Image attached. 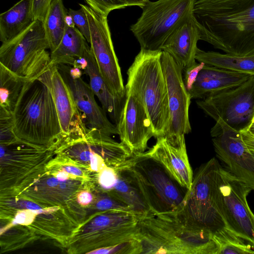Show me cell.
<instances>
[{"instance_id": "1", "label": "cell", "mask_w": 254, "mask_h": 254, "mask_svg": "<svg viewBox=\"0 0 254 254\" xmlns=\"http://www.w3.org/2000/svg\"><path fill=\"white\" fill-rule=\"evenodd\" d=\"M200 40L226 54L254 55V0H195Z\"/></svg>"}, {"instance_id": "2", "label": "cell", "mask_w": 254, "mask_h": 254, "mask_svg": "<svg viewBox=\"0 0 254 254\" xmlns=\"http://www.w3.org/2000/svg\"><path fill=\"white\" fill-rule=\"evenodd\" d=\"M135 237L141 254H219L214 234L189 224L176 211L140 217Z\"/></svg>"}, {"instance_id": "3", "label": "cell", "mask_w": 254, "mask_h": 254, "mask_svg": "<svg viewBox=\"0 0 254 254\" xmlns=\"http://www.w3.org/2000/svg\"><path fill=\"white\" fill-rule=\"evenodd\" d=\"M50 71L25 82L13 111L14 131L19 139L44 146L63 138L48 80Z\"/></svg>"}, {"instance_id": "4", "label": "cell", "mask_w": 254, "mask_h": 254, "mask_svg": "<svg viewBox=\"0 0 254 254\" xmlns=\"http://www.w3.org/2000/svg\"><path fill=\"white\" fill-rule=\"evenodd\" d=\"M162 51L140 49L127 70L125 86L141 100L156 138L166 135L169 123L168 91L161 63Z\"/></svg>"}, {"instance_id": "5", "label": "cell", "mask_w": 254, "mask_h": 254, "mask_svg": "<svg viewBox=\"0 0 254 254\" xmlns=\"http://www.w3.org/2000/svg\"><path fill=\"white\" fill-rule=\"evenodd\" d=\"M43 22L34 20L26 29L0 47V64L27 81L38 79L53 65Z\"/></svg>"}, {"instance_id": "6", "label": "cell", "mask_w": 254, "mask_h": 254, "mask_svg": "<svg viewBox=\"0 0 254 254\" xmlns=\"http://www.w3.org/2000/svg\"><path fill=\"white\" fill-rule=\"evenodd\" d=\"M220 166L217 160L212 158L198 168L193 177L190 189L176 211L189 224L208 230L215 235L230 231L216 200Z\"/></svg>"}, {"instance_id": "7", "label": "cell", "mask_w": 254, "mask_h": 254, "mask_svg": "<svg viewBox=\"0 0 254 254\" xmlns=\"http://www.w3.org/2000/svg\"><path fill=\"white\" fill-rule=\"evenodd\" d=\"M125 165L135 177L151 213H168L179 209L188 190L160 163L143 152L134 154Z\"/></svg>"}, {"instance_id": "8", "label": "cell", "mask_w": 254, "mask_h": 254, "mask_svg": "<svg viewBox=\"0 0 254 254\" xmlns=\"http://www.w3.org/2000/svg\"><path fill=\"white\" fill-rule=\"evenodd\" d=\"M195 0L148 1L137 21L130 26L141 49L162 51L174 30L192 13Z\"/></svg>"}, {"instance_id": "9", "label": "cell", "mask_w": 254, "mask_h": 254, "mask_svg": "<svg viewBox=\"0 0 254 254\" xmlns=\"http://www.w3.org/2000/svg\"><path fill=\"white\" fill-rule=\"evenodd\" d=\"M252 190L220 166L216 189L219 210L228 229L254 246V214L247 199Z\"/></svg>"}, {"instance_id": "10", "label": "cell", "mask_w": 254, "mask_h": 254, "mask_svg": "<svg viewBox=\"0 0 254 254\" xmlns=\"http://www.w3.org/2000/svg\"><path fill=\"white\" fill-rule=\"evenodd\" d=\"M196 104L215 121L221 119L238 131L247 130L254 117V76L237 87L208 95Z\"/></svg>"}, {"instance_id": "11", "label": "cell", "mask_w": 254, "mask_h": 254, "mask_svg": "<svg viewBox=\"0 0 254 254\" xmlns=\"http://www.w3.org/2000/svg\"><path fill=\"white\" fill-rule=\"evenodd\" d=\"M86 15L90 32V49L99 72L112 94L125 98L126 88L116 55L108 23L107 16L89 5L79 4Z\"/></svg>"}, {"instance_id": "12", "label": "cell", "mask_w": 254, "mask_h": 254, "mask_svg": "<svg viewBox=\"0 0 254 254\" xmlns=\"http://www.w3.org/2000/svg\"><path fill=\"white\" fill-rule=\"evenodd\" d=\"M210 134L216 155L226 170L254 190V156L241 131L218 119Z\"/></svg>"}, {"instance_id": "13", "label": "cell", "mask_w": 254, "mask_h": 254, "mask_svg": "<svg viewBox=\"0 0 254 254\" xmlns=\"http://www.w3.org/2000/svg\"><path fill=\"white\" fill-rule=\"evenodd\" d=\"M161 63L168 96L169 123L164 136L170 140H180L185 139V135L191 131L189 115L191 98L184 83L181 66L163 51Z\"/></svg>"}, {"instance_id": "14", "label": "cell", "mask_w": 254, "mask_h": 254, "mask_svg": "<svg viewBox=\"0 0 254 254\" xmlns=\"http://www.w3.org/2000/svg\"><path fill=\"white\" fill-rule=\"evenodd\" d=\"M116 126L121 142L133 154L145 152L149 140L154 136L152 124L141 100L126 89L124 103Z\"/></svg>"}, {"instance_id": "15", "label": "cell", "mask_w": 254, "mask_h": 254, "mask_svg": "<svg viewBox=\"0 0 254 254\" xmlns=\"http://www.w3.org/2000/svg\"><path fill=\"white\" fill-rule=\"evenodd\" d=\"M58 115L63 138L86 131L87 127L83 122L71 90L55 65L50 71L48 80Z\"/></svg>"}, {"instance_id": "16", "label": "cell", "mask_w": 254, "mask_h": 254, "mask_svg": "<svg viewBox=\"0 0 254 254\" xmlns=\"http://www.w3.org/2000/svg\"><path fill=\"white\" fill-rule=\"evenodd\" d=\"M144 153L160 163L182 186L188 190L190 189L193 176L185 139L171 141L164 136L159 137L153 147Z\"/></svg>"}, {"instance_id": "17", "label": "cell", "mask_w": 254, "mask_h": 254, "mask_svg": "<svg viewBox=\"0 0 254 254\" xmlns=\"http://www.w3.org/2000/svg\"><path fill=\"white\" fill-rule=\"evenodd\" d=\"M72 92L79 111L83 114L87 127L96 129L109 136L118 134L116 125L108 119L106 112L98 105L89 84L81 78H72L69 75L65 79Z\"/></svg>"}, {"instance_id": "18", "label": "cell", "mask_w": 254, "mask_h": 254, "mask_svg": "<svg viewBox=\"0 0 254 254\" xmlns=\"http://www.w3.org/2000/svg\"><path fill=\"white\" fill-rule=\"evenodd\" d=\"M199 40V29L192 13L170 35L162 51L168 53L184 70L196 63Z\"/></svg>"}, {"instance_id": "19", "label": "cell", "mask_w": 254, "mask_h": 254, "mask_svg": "<svg viewBox=\"0 0 254 254\" xmlns=\"http://www.w3.org/2000/svg\"><path fill=\"white\" fill-rule=\"evenodd\" d=\"M252 75L205 64L189 93L191 99L225 91L243 83Z\"/></svg>"}, {"instance_id": "20", "label": "cell", "mask_w": 254, "mask_h": 254, "mask_svg": "<svg viewBox=\"0 0 254 254\" xmlns=\"http://www.w3.org/2000/svg\"><path fill=\"white\" fill-rule=\"evenodd\" d=\"M83 58L85 62L82 68L89 77V86L100 102L103 109L117 124L120 117L125 99H120L111 92L99 72L89 45L86 49Z\"/></svg>"}, {"instance_id": "21", "label": "cell", "mask_w": 254, "mask_h": 254, "mask_svg": "<svg viewBox=\"0 0 254 254\" xmlns=\"http://www.w3.org/2000/svg\"><path fill=\"white\" fill-rule=\"evenodd\" d=\"M118 175L115 187L110 191L140 217L151 213L138 182L131 169L125 165L116 169Z\"/></svg>"}, {"instance_id": "22", "label": "cell", "mask_w": 254, "mask_h": 254, "mask_svg": "<svg viewBox=\"0 0 254 254\" xmlns=\"http://www.w3.org/2000/svg\"><path fill=\"white\" fill-rule=\"evenodd\" d=\"M34 21L32 0H20L0 14V41L3 43L15 37Z\"/></svg>"}, {"instance_id": "23", "label": "cell", "mask_w": 254, "mask_h": 254, "mask_svg": "<svg viewBox=\"0 0 254 254\" xmlns=\"http://www.w3.org/2000/svg\"><path fill=\"white\" fill-rule=\"evenodd\" d=\"M88 46L86 39L75 27L65 24V31L57 48L51 53L53 65H72L83 58Z\"/></svg>"}, {"instance_id": "24", "label": "cell", "mask_w": 254, "mask_h": 254, "mask_svg": "<svg viewBox=\"0 0 254 254\" xmlns=\"http://www.w3.org/2000/svg\"><path fill=\"white\" fill-rule=\"evenodd\" d=\"M195 60L205 64L254 76V55L240 56L198 48Z\"/></svg>"}, {"instance_id": "25", "label": "cell", "mask_w": 254, "mask_h": 254, "mask_svg": "<svg viewBox=\"0 0 254 254\" xmlns=\"http://www.w3.org/2000/svg\"><path fill=\"white\" fill-rule=\"evenodd\" d=\"M67 11L62 0H53L43 22L50 53L59 45L64 35Z\"/></svg>"}, {"instance_id": "26", "label": "cell", "mask_w": 254, "mask_h": 254, "mask_svg": "<svg viewBox=\"0 0 254 254\" xmlns=\"http://www.w3.org/2000/svg\"><path fill=\"white\" fill-rule=\"evenodd\" d=\"M26 81L0 64V107L13 112Z\"/></svg>"}, {"instance_id": "27", "label": "cell", "mask_w": 254, "mask_h": 254, "mask_svg": "<svg viewBox=\"0 0 254 254\" xmlns=\"http://www.w3.org/2000/svg\"><path fill=\"white\" fill-rule=\"evenodd\" d=\"M215 237L219 245V254H254L251 245L245 244L230 231L215 235Z\"/></svg>"}, {"instance_id": "28", "label": "cell", "mask_w": 254, "mask_h": 254, "mask_svg": "<svg viewBox=\"0 0 254 254\" xmlns=\"http://www.w3.org/2000/svg\"><path fill=\"white\" fill-rule=\"evenodd\" d=\"M12 113L0 107V144H9L19 139L14 131Z\"/></svg>"}, {"instance_id": "29", "label": "cell", "mask_w": 254, "mask_h": 254, "mask_svg": "<svg viewBox=\"0 0 254 254\" xmlns=\"http://www.w3.org/2000/svg\"><path fill=\"white\" fill-rule=\"evenodd\" d=\"M93 254H141V246L134 237L128 240L111 246L101 247L92 252Z\"/></svg>"}, {"instance_id": "30", "label": "cell", "mask_w": 254, "mask_h": 254, "mask_svg": "<svg viewBox=\"0 0 254 254\" xmlns=\"http://www.w3.org/2000/svg\"><path fill=\"white\" fill-rule=\"evenodd\" d=\"M67 13L72 17L75 27L89 44L90 42V28L86 15L82 7L78 10L69 8Z\"/></svg>"}, {"instance_id": "31", "label": "cell", "mask_w": 254, "mask_h": 254, "mask_svg": "<svg viewBox=\"0 0 254 254\" xmlns=\"http://www.w3.org/2000/svg\"><path fill=\"white\" fill-rule=\"evenodd\" d=\"M85 1L94 10L107 16L113 10L127 7L126 5L118 0H85Z\"/></svg>"}, {"instance_id": "32", "label": "cell", "mask_w": 254, "mask_h": 254, "mask_svg": "<svg viewBox=\"0 0 254 254\" xmlns=\"http://www.w3.org/2000/svg\"><path fill=\"white\" fill-rule=\"evenodd\" d=\"M118 178L116 169L107 166L99 172V183L103 189L109 192L116 186Z\"/></svg>"}, {"instance_id": "33", "label": "cell", "mask_w": 254, "mask_h": 254, "mask_svg": "<svg viewBox=\"0 0 254 254\" xmlns=\"http://www.w3.org/2000/svg\"><path fill=\"white\" fill-rule=\"evenodd\" d=\"M205 64L204 63L202 62H199L198 63L196 62L191 66L183 70L184 72L183 77L184 83L188 92L190 90L199 71Z\"/></svg>"}, {"instance_id": "34", "label": "cell", "mask_w": 254, "mask_h": 254, "mask_svg": "<svg viewBox=\"0 0 254 254\" xmlns=\"http://www.w3.org/2000/svg\"><path fill=\"white\" fill-rule=\"evenodd\" d=\"M53 0H32V13L34 20L44 21Z\"/></svg>"}, {"instance_id": "35", "label": "cell", "mask_w": 254, "mask_h": 254, "mask_svg": "<svg viewBox=\"0 0 254 254\" xmlns=\"http://www.w3.org/2000/svg\"><path fill=\"white\" fill-rule=\"evenodd\" d=\"M37 213L34 211L26 209L19 211L16 214L13 221V224H30L34 219Z\"/></svg>"}, {"instance_id": "36", "label": "cell", "mask_w": 254, "mask_h": 254, "mask_svg": "<svg viewBox=\"0 0 254 254\" xmlns=\"http://www.w3.org/2000/svg\"><path fill=\"white\" fill-rule=\"evenodd\" d=\"M243 139L251 151H254V135L248 130L241 131Z\"/></svg>"}, {"instance_id": "37", "label": "cell", "mask_w": 254, "mask_h": 254, "mask_svg": "<svg viewBox=\"0 0 254 254\" xmlns=\"http://www.w3.org/2000/svg\"><path fill=\"white\" fill-rule=\"evenodd\" d=\"M78 202L82 205H87L92 200V196L88 192H81L77 196Z\"/></svg>"}, {"instance_id": "38", "label": "cell", "mask_w": 254, "mask_h": 254, "mask_svg": "<svg viewBox=\"0 0 254 254\" xmlns=\"http://www.w3.org/2000/svg\"><path fill=\"white\" fill-rule=\"evenodd\" d=\"M127 6H138L141 8L146 4L149 0H118Z\"/></svg>"}, {"instance_id": "39", "label": "cell", "mask_w": 254, "mask_h": 254, "mask_svg": "<svg viewBox=\"0 0 254 254\" xmlns=\"http://www.w3.org/2000/svg\"><path fill=\"white\" fill-rule=\"evenodd\" d=\"M22 204L24 206V207H26L27 209L34 211L37 214L45 211V210L42 209L39 205L33 202L29 201L23 202H22Z\"/></svg>"}, {"instance_id": "40", "label": "cell", "mask_w": 254, "mask_h": 254, "mask_svg": "<svg viewBox=\"0 0 254 254\" xmlns=\"http://www.w3.org/2000/svg\"><path fill=\"white\" fill-rule=\"evenodd\" d=\"M64 170L69 174H71L75 176H80L82 175V172L81 170L75 166H67L64 168Z\"/></svg>"}, {"instance_id": "41", "label": "cell", "mask_w": 254, "mask_h": 254, "mask_svg": "<svg viewBox=\"0 0 254 254\" xmlns=\"http://www.w3.org/2000/svg\"><path fill=\"white\" fill-rule=\"evenodd\" d=\"M69 177V174L65 171L59 172L56 174V178L60 181L64 182Z\"/></svg>"}, {"instance_id": "42", "label": "cell", "mask_w": 254, "mask_h": 254, "mask_svg": "<svg viewBox=\"0 0 254 254\" xmlns=\"http://www.w3.org/2000/svg\"><path fill=\"white\" fill-rule=\"evenodd\" d=\"M65 24L69 27H75V24L72 17L67 13L65 18Z\"/></svg>"}, {"instance_id": "43", "label": "cell", "mask_w": 254, "mask_h": 254, "mask_svg": "<svg viewBox=\"0 0 254 254\" xmlns=\"http://www.w3.org/2000/svg\"><path fill=\"white\" fill-rule=\"evenodd\" d=\"M250 133L254 135V123H252L247 129Z\"/></svg>"}, {"instance_id": "44", "label": "cell", "mask_w": 254, "mask_h": 254, "mask_svg": "<svg viewBox=\"0 0 254 254\" xmlns=\"http://www.w3.org/2000/svg\"><path fill=\"white\" fill-rule=\"evenodd\" d=\"M251 152H252V154H253L254 155V151H251Z\"/></svg>"}, {"instance_id": "45", "label": "cell", "mask_w": 254, "mask_h": 254, "mask_svg": "<svg viewBox=\"0 0 254 254\" xmlns=\"http://www.w3.org/2000/svg\"><path fill=\"white\" fill-rule=\"evenodd\" d=\"M252 123H254V118H253V119Z\"/></svg>"}]
</instances>
